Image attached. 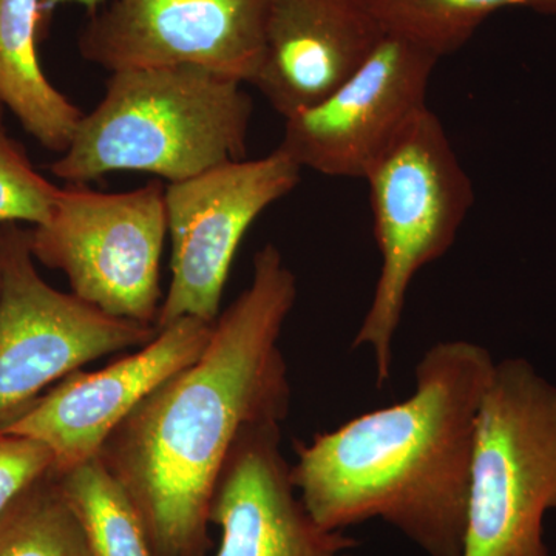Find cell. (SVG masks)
I'll list each match as a JSON object with an SVG mask.
<instances>
[{
  "mask_svg": "<svg viewBox=\"0 0 556 556\" xmlns=\"http://www.w3.org/2000/svg\"><path fill=\"white\" fill-rule=\"evenodd\" d=\"M54 470V456L42 442L0 430V517L21 493Z\"/></svg>",
  "mask_w": 556,
  "mask_h": 556,
  "instance_id": "19",
  "label": "cell"
},
{
  "mask_svg": "<svg viewBox=\"0 0 556 556\" xmlns=\"http://www.w3.org/2000/svg\"><path fill=\"white\" fill-rule=\"evenodd\" d=\"M281 424L244 430L223 468L211 525L222 532L215 556H356L357 541L311 517L281 453Z\"/></svg>",
  "mask_w": 556,
  "mask_h": 556,
  "instance_id": "12",
  "label": "cell"
},
{
  "mask_svg": "<svg viewBox=\"0 0 556 556\" xmlns=\"http://www.w3.org/2000/svg\"><path fill=\"white\" fill-rule=\"evenodd\" d=\"M556 510V386L521 357L496 362L475 426L463 556H548Z\"/></svg>",
  "mask_w": 556,
  "mask_h": 556,
  "instance_id": "5",
  "label": "cell"
},
{
  "mask_svg": "<svg viewBox=\"0 0 556 556\" xmlns=\"http://www.w3.org/2000/svg\"><path fill=\"white\" fill-rule=\"evenodd\" d=\"M298 295V277L265 244L203 354L105 441L100 459L129 496L155 556H207L212 503L237 441L248 428L287 420L291 386L278 343Z\"/></svg>",
  "mask_w": 556,
  "mask_h": 556,
  "instance_id": "1",
  "label": "cell"
},
{
  "mask_svg": "<svg viewBox=\"0 0 556 556\" xmlns=\"http://www.w3.org/2000/svg\"><path fill=\"white\" fill-rule=\"evenodd\" d=\"M214 324L182 317L109 367L65 376L0 430L42 442L54 456V473L100 456L110 434L179 369L206 350Z\"/></svg>",
  "mask_w": 556,
  "mask_h": 556,
  "instance_id": "11",
  "label": "cell"
},
{
  "mask_svg": "<svg viewBox=\"0 0 556 556\" xmlns=\"http://www.w3.org/2000/svg\"><path fill=\"white\" fill-rule=\"evenodd\" d=\"M2 239H3V229L0 226V288H2Z\"/></svg>",
  "mask_w": 556,
  "mask_h": 556,
  "instance_id": "21",
  "label": "cell"
},
{
  "mask_svg": "<svg viewBox=\"0 0 556 556\" xmlns=\"http://www.w3.org/2000/svg\"><path fill=\"white\" fill-rule=\"evenodd\" d=\"M369 204L380 252L375 294L353 348L375 357L378 387L387 386L409 287L420 269L447 254L473 207L468 177L437 113L409 121L368 170Z\"/></svg>",
  "mask_w": 556,
  "mask_h": 556,
  "instance_id": "4",
  "label": "cell"
},
{
  "mask_svg": "<svg viewBox=\"0 0 556 556\" xmlns=\"http://www.w3.org/2000/svg\"><path fill=\"white\" fill-rule=\"evenodd\" d=\"M269 0H112L90 14L80 56L108 72L190 65L251 84Z\"/></svg>",
  "mask_w": 556,
  "mask_h": 556,
  "instance_id": "9",
  "label": "cell"
},
{
  "mask_svg": "<svg viewBox=\"0 0 556 556\" xmlns=\"http://www.w3.org/2000/svg\"><path fill=\"white\" fill-rule=\"evenodd\" d=\"M0 556H93L78 515L53 471L3 511Z\"/></svg>",
  "mask_w": 556,
  "mask_h": 556,
  "instance_id": "17",
  "label": "cell"
},
{
  "mask_svg": "<svg viewBox=\"0 0 556 556\" xmlns=\"http://www.w3.org/2000/svg\"><path fill=\"white\" fill-rule=\"evenodd\" d=\"M93 556H155L134 504L100 456L54 473Z\"/></svg>",
  "mask_w": 556,
  "mask_h": 556,
  "instance_id": "16",
  "label": "cell"
},
{
  "mask_svg": "<svg viewBox=\"0 0 556 556\" xmlns=\"http://www.w3.org/2000/svg\"><path fill=\"white\" fill-rule=\"evenodd\" d=\"M387 35L434 56L456 53L493 13L511 7L556 16V0H367Z\"/></svg>",
  "mask_w": 556,
  "mask_h": 556,
  "instance_id": "15",
  "label": "cell"
},
{
  "mask_svg": "<svg viewBox=\"0 0 556 556\" xmlns=\"http://www.w3.org/2000/svg\"><path fill=\"white\" fill-rule=\"evenodd\" d=\"M300 179V166L277 148L263 159L230 161L166 186L172 277L156 329L182 317L215 324L241 240Z\"/></svg>",
  "mask_w": 556,
  "mask_h": 556,
  "instance_id": "8",
  "label": "cell"
},
{
  "mask_svg": "<svg viewBox=\"0 0 556 556\" xmlns=\"http://www.w3.org/2000/svg\"><path fill=\"white\" fill-rule=\"evenodd\" d=\"M0 104V226L30 223L49 217L60 186H54L33 166L27 150L11 137Z\"/></svg>",
  "mask_w": 556,
  "mask_h": 556,
  "instance_id": "18",
  "label": "cell"
},
{
  "mask_svg": "<svg viewBox=\"0 0 556 556\" xmlns=\"http://www.w3.org/2000/svg\"><path fill=\"white\" fill-rule=\"evenodd\" d=\"M243 86L190 65L112 72L50 172L65 185L115 172L178 182L244 160L254 102Z\"/></svg>",
  "mask_w": 556,
  "mask_h": 556,
  "instance_id": "3",
  "label": "cell"
},
{
  "mask_svg": "<svg viewBox=\"0 0 556 556\" xmlns=\"http://www.w3.org/2000/svg\"><path fill=\"white\" fill-rule=\"evenodd\" d=\"M439 58L387 35L324 101L285 119L278 149L300 169L327 177L365 178L401 131L428 108Z\"/></svg>",
  "mask_w": 556,
  "mask_h": 556,
  "instance_id": "10",
  "label": "cell"
},
{
  "mask_svg": "<svg viewBox=\"0 0 556 556\" xmlns=\"http://www.w3.org/2000/svg\"><path fill=\"white\" fill-rule=\"evenodd\" d=\"M65 3H78V5L86 7L90 14L97 13L105 5V0H40V11H42L43 24L47 30L50 31L51 21H53L54 11L60 9Z\"/></svg>",
  "mask_w": 556,
  "mask_h": 556,
  "instance_id": "20",
  "label": "cell"
},
{
  "mask_svg": "<svg viewBox=\"0 0 556 556\" xmlns=\"http://www.w3.org/2000/svg\"><path fill=\"white\" fill-rule=\"evenodd\" d=\"M167 233L166 186L160 181L118 193L65 185L49 217L27 229L33 257L61 270L76 298L144 325L156 324L163 302Z\"/></svg>",
  "mask_w": 556,
  "mask_h": 556,
  "instance_id": "6",
  "label": "cell"
},
{
  "mask_svg": "<svg viewBox=\"0 0 556 556\" xmlns=\"http://www.w3.org/2000/svg\"><path fill=\"white\" fill-rule=\"evenodd\" d=\"M386 36L367 0H269L251 86L287 119L324 101Z\"/></svg>",
  "mask_w": 556,
  "mask_h": 556,
  "instance_id": "13",
  "label": "cell"
},
{
  "mask_svg": "<svg viewBox=\"0 0 556 556\" xmlns=\"http://www.w3.org/2000/svg\"><path fill=\"white\" fill-rule=\"evenodd\" d=\"M0 288V427L51 383L155 338V325L110 316L40 276L27 229L3 225Z\"/></svg>",
  "mask_w": 556,
  "mask_h": 556,
  "instance_id": "7",
  "label": "cell"
},
{
  "mask_svg": "<svg viewBox=\"0 0 556 556\" xmlns=\"http://www.w3.org/2000/svg\"><path fill=\"white\" fill-rule=\"evenodd\" d=\"M40 0H0V104L43 149H68L86 112L47 78L39 43L49 36Z\"/></svg>",
  "mask_w": 556,
  "mask_h": 556,
  "instance_id": "14",
  "label": "cell"
},
{
  "mask_svg": "<svg viewBox=\"0 0 556 556\" xmlns=\"http://www.w3.org/2000/svg\"><path fill=\"white\" fill-rule=\"evenodd\" d=\"M496 362L447 340L416 365L415 393L295 444L292 484L328 530L382 519L428 556H463L475 426Z\"/></svg>",
  "mask_w": 556,
  "mask_h": 556,
  "instance_id": "2",
  "label": "cell"
}]
</instances>
